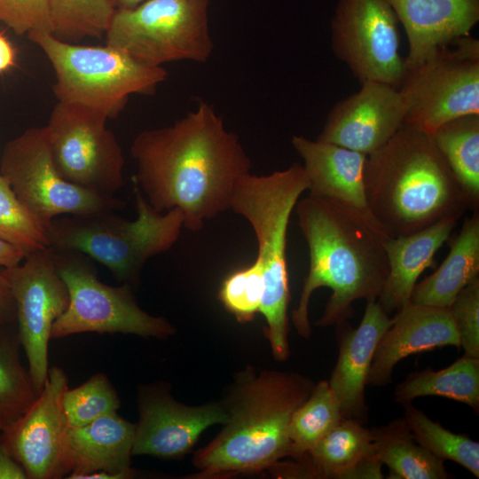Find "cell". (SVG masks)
<instances>
[{"instance_id":"d6986e66","label":"cell","mask_w":479,"mask_h":479,"mask_svg":"<svg viewBox=\"0 0 479 479\" xmlns=\"http://www.w3.org/2000/svg\"><path fill=\"white\" fill-rule=\"evenodd\" d=\"M445 346L459 349L450 307L417 304L410 301L397 311L380 340L367 384L384 386L391 381L393 369L402 359Z\"/></svg>"},{"instance_id":"d6a6232c","label":"cell","mask_w":479,"mask_h":479,"mask_svg":"<svg viewBox=\"0 0 479 479\" xmlns=\"http://www.w3.org/2000/svg\"><path fill=\"white\" fill-rule=\"evenodd\" d=\"M47 231L0 174V239L27 255L50 247Z\"/></svg>"},{"instance_id":"5bb4252c","label":"cell","mask_w":479,"mask_h":479,"mask_svg":"<svg viewBox=\"0 0 479 479\" xmlns=\"http://www.w3.org/2000/svg\"><path fill=\"white\" fill-rule=\"evenodd\" d=\"M0 273L12 292L21 347L34 386L40 392L49 370L52 326L68 305L67 287L50 247L27 253L23 263L4 268Z\"/></svg>"},{"instance_id":"e575fe53","label":"cell","mask_w":479,"mask_h":479,"mask_svg":"<svg viewBox=\"0 0 479 479\" xmlns=\"http://www.w3.org/2000/svg\"><path fill=\"white\" fill-rule=\"evenodd\" d=\"M263 292L262 272L254 263L230 274L224 279L218 297L238 321L245 323L253 320L260 311Z\"/></svg>"},{"instance_id":"f1b7e54d","label":"cell","mask_w":479,"mask_h":479,"mask_svg":"<svg viewBox=\"0 0 479 479\" xmlns=\"http://www.w3.org/2000/svg\"><path fill=\"white\" fill-rule=\"evenodd\" d=\"M17 324H0V429L18 420L39 395L21 361Z\"/></svg>"},{"instance_id":"44dd1931","label":"cell","mask_w":479,"mask_h":479,"mask_svg":"<svg viewBox=\"0 0 479 479\" xmlns=\"http://www.w3.org/2000/svg\"><path fill=\"white\" fill-rule=\"evenodd\" d=\"M404 27L409 51L406 69L442 46L470 35L479 20V0H387Z\"/></svg>"},{"instance_id":"4fadbf2b","label":"cell","mask_w":479,"mask_h":479,"mask_svg":"<svg viewBox=\"0 0 479 479\" xmlns=\"http://www.w3.org/2000/svg\"><path fill=\"white\" fill-rule=\"evenodd\" d=\"M398 19L387 0H339L332 20V49L361 82L398 89L406 73Z\"/></svg>"},{"instance_id":"277c9868","label":"cell","mask_w":479,"mask_h":479,"mask_svg":"<svg viewBox=\"0 0 479 479\" xmlns=\"http://www.w3.org/2000/svg\"><path fill=\"white\" fill-rule=\"evenodd\" d=\"M314 383L294 373L263 371L240 378L220 434L198 452L194 464L210 477L275 467L290 452L288 427Z\"/></svg>"},{"instance_id":"8d00e7d4","label":"cell","mask_w":479,"mask_h":479,"mask_svg":"<svg viewBox=\"0 0 479 479\" xmlns=\"http://www.w3.org/2000/svg\"><path fill=\"white\" fill-rule=\"evenodd\" d=\"M0 21L17 35L51 34V0H0Z\"/></svg>"},{"instance_id":"4dcf8cb0","label":"cell","mask_w":479,"mask_h":479,"mask_svg":"<svg viewBox=\"0 0 479 479\" xmlns=\"http://www.w3.org/2000/svg\"><path fill=\"white\" fill-rule=\"evenodd\" d=\"M404 418L415 440L443 461L451 460L479 477V444L433 421L412 403L403 404Z\"/></svg>"},{"instance_id":"ab89813d","label":"cell","mask_w":479,"mask_h":479,"mask_svg":"<svg viewBox=\"0 0 479 479\" xmlns=\"http://www.w3.org/2000/svg\"><path fill=\"white\" fill-rule=\"evenodd\" d=\"M26 253L0 239V267L9 268L20 263Z\"/></svg>"},{"instance_id":"74e56055","label":"cell","mask_w":479,"mask_h":479,"mask_svg":"<svg viewBox=\"0 0 479 479\" xmlns=\"http://www.w3.org/2000/svg\"><path fill=\"white\" fill-rule=\"evenodd\" d=\"M16 304L6 279L0 273V324H17Z\"/></svg>"},{"instance_id":"4316f807","label":"cell","mask_w":479,"mask_h":479,"mask_svg":"<svg viewBox=\"0 0 479 479\" xmlns=\"http://www.w3.org/2000/svg\"><path fill=\"white\" fill-rule=\"evenodd\" d=\"M428 396L463 403L478 412L479 358L463 356L439 371L430 368L416 371L395 389V399L402 404Z\"/></svg>"},{"instance_id":"7402d4cb","label":"cell","mask_w":479,"mask_h":479,"mask_svg":"<svg viewBox=\"0 0 479 479\" xmlns=\"http://www.w3.org/2000/svg\"><path fill=\"white\" fill-rule=\"evenodd\" d=\"M136 425L117 412L103 416L82 427L68 428L66 462L68 479L105 471L122 479L131 478L130 460Z\"/></svg>"},{"instance_id":"52a82bcc","label":"cell","mask_w":479,"mask_h":479,"mask_svg":"<svg viewBox=\"0 0 479 479\" xmlns=\"http://www.w3.org/2000/svg\"><path fill=\"white\" fill-rule=\"evenodd\" d=\"M56 75L58 101L81 105L107 118L116 117L133 94L152 95L168 77L162 67L144 65L109 45L86 46L61 41L50 33H31Z\"/></svg>"},{"instance_id":"f35d334b","label":"cell","mask_w":479,"mask_h":479,"mask_svg":"<svg viewBox=\"0 0 479 479\" xmlns=\"http://www.w3.org/2000/svg\"><path fill=\"white\" fill-rule=\"evenodd\" d=\"M0 429V479H27L22 467L8 452Z\"/></svg>"},{"instance_id":"836d02e7","label":"cell","mask_w":479,"mask_h":479,"mask_svg":"<svg viewBox=\"0 0 479 479\" xmlns=\"http://www.w3.org/2000/svg\"><path fill=\"white\" fill-rule=\"evenodd\" d=\"M63 408L70 427H82L103 416L117 412L120 397L103 373L91 375L76 388L63 394Z\"/></svg>"},{"instance_id":"484cf974","label":"cell","mask_w":479,"mask_h":479,"mask_svg":"<svg viewBox=\"0 0 479 479\" xmlns=\"http://www.w3.org/2000/svg\"><path fill=\"white\" fill-rule=\"evenodd\" d=\"M374 451L389 470L391 479L452 478L444 461L421 446L412 434L404 418L372 428Z\"/></svg>"},{"instance_id":"ffe728a7","label":"cell","mask_w":479,"mask_h":479,"mask_svg":"<svg viewBox=\"0 0 479 479\" xmlns=\"http://www.w3.org/2000/svg\"><path fill=\"white\" fill-rule=\"evenodd\" d=\"M337 362L328 381L344 418L366 420L365 389L378 343L392 318L377 301L366 302L364 316L355 328L343 322Z\"/></svg>"},{"instance_id":"9a60e30c","label":"cell","mask_w":479,"mask_h":479,"mask_svg":"<svg viewBox=\"0 0 479 479\" xmlns=\"http://www.w3.org/2000/svg\"><path fill=\"white\" fill-rule=\"evenodd\" d=\"M68 378L59 366L49 368L38 397L18 420L1 431L8 452L27 479L67 477L66 444L69 428L63 408Z\"/></svg>"},{"instance_id":"d590c367","label":"cell","mask_w":479,"mask_h":479,"mask_svg":"<svg viewBox=\"0 0 479 479\" xmlns=\"http://www.w3.org/2000/svg\"><path fill=\"white\" fill-rule=\"evenodd\" d=\"M450 310L464 356L479 358V277L461 289Z\"/></svg>"},{"instance_id":"8fae6325","label":"cell","mask_w":479,"mask_h":479,"mask_svg":"<svg viewBox=\"0 0 479 479\" xmlns=\"http://www.w3.org/2000/svg\"><path fill=\"white\" fill-rule=\"evenodd\" d=\"M0 174L21 203L47 228L65 215L116 211L125 202L79 187L58 171L45 127H33L9 140L0 160Z\"/></svg>"},{"instance_id":"83f0119b","label":"cell","mask_w":479,"mask_h":479,"mask_svg":"<svg viewBox=\"0 0 479 479\" xmlns=\"http://www.w3.org/2000/svg\"><path fill=\"white\" fill-rule=\"evenodd\" d=\"M435 145L470 203L479 208V114H465L440 125L432 134Z\"/></svg>"},{"instance_id":"6da1fadb","label":"cell","mask_w":479,"mask_h":479,"mask_svg":"<svg viewBox=\"0 0 479 479\" xmlns=\"http://www.w3.org/2000/svg\"><path fill=\"white\" fill-rule=\"evenodd\" d=\"M130 154L137 164L131 179L149 204L161 213L178 208L192 232L231 208L235 186L252 166L239 137L205 101L171 125L139 132Z\"/></svg>"},{"instance_id":"9c48e42d","label":"cell","mask_w":479,"mask_h":479,"mask_svg":"<svg viewBox=\"0 0 479 479\" xmlns=\"http://www.w3.org/2000/svg\"><path fill=\"white\" fill-rule=\"evenodd\" d=\"M52 251L69 302L53 324L51 339L81 333L163 338L174 333L166 318L152 316L138 306L131 286L112 287L100 281L89 256L79 252Z\"/></svg>"},{"instance_id":"cb8c5ba5","label":"cell","mask_w":479,"mask_h":479,"mask_svg":"<svg viewBox=\"0 0 479 479\" xmlns=\"http://www.w3.org/2000/svg\"><path fill=\"white\" fill-rule=\"evenodd\" d=\"M315 478L381 479L382 463L373 446L372 429L354 418L342 420L307 453Z\"/></svg>"},{"instance_id":"ba28073f","label":"cell","mask_w":479,"mask_h":479,"mask_svg":"<svg viewBox=\"0 0 479 479\" xmlns=\"http://www.w3.org/2000/svg\"><path fill=\"white\" fill-rule=\"evenodd\" d=\"M208 5L209 0H147L133 9L116 10L106 44L150 67L206 62L214 50Z\"/></svg>"},{"instance_id":"7c38bea8","label":"cell","mask_w":479,"mask_h":479,"mask_svg":"<svg viewBox=\"0 0 479 479\" xmlns=\"http://www.w3.org/2000/svg\"><path fill=\"white\" fill-rule=\"evenodd\" d=\"M107 119L90 107L58 101L44 127L53 162L66 180L114 196L123 185L125 160Z\"/></svg>"},{"instance_id":"60d3db41","label":"cell","mask_w":479,"mask_h":479,"mask_svg":"<svg viewBox=\"0 0 479 479\" xmlns=\"http://www.w3.org/2000/svg\"><path fill=\"white\" fill-rule=\"evenodd\" d=\"M15 63V50L7 37L0 32V74L7 71Z\"/></svg>"},{"instance_id":"30bf717a","label":"cell","mask_w":479,"mask_h":479,"mask_svg":"<svg viewBox=\"0 0 479 479\" xmlns=\"http://www.w3.org/2000/svg\"><path fill=\"white\" fill-rule=\"evenodd\" d=\"M404 122L432 134L456 117L479 114V41L459 37L406 69L398 87Z\"/></svg>"},{"instance_id":"2e32d148","label":"cell","mask_w":479,"mask_h":479,"mask_svg":"<svg viewBox=\"0 0 479 479\" xmlns=\"http://www.w3.org/2000/svg\"><path fill=\"white\" fill-rule=\"evenodd\" d=\"M139 419L136 425L133 455L175 459L187 453L200 434L215 424H224L223 404L187 406L174 400L160 386L138 391Z\"/></svg>"},{"instance_id":"ac0fdd59","label":"cell","mask_w":479,"mask_h":479,"mask_svg":"<svg viewBox=\"0 0 479 479\" xmlns=\"http://www.w3.org/2000/svg\"><path fill=\"white\" fill-rule=\"evenodd\" d=\"M291 142L303 161L310 195L332 202L388 236L367 202L364 181L366 154L302 136H294Z\"/></svg>"},{"instance_id":"603a6c76","label":"cell","mask_w":479,"mask_h":479,"mask_svg":"<svg viewBox=\"0 0 479 479\" xmlns=\"http://www.w3.org/2000/svg\"><path fill=\"white\" fill-rule=\"evenodd\" d=\"M459 219L444 218L418 232L389 237L384 243L389 271L377 298L388 313L398 311L411 301L421 273L435 267V255L450 238Z\"/></svg>"},{"instance_id":"1f68e13d","label":"cell","mask_w":479,"mask_h":479,"mask_svg":"<svg viewBox=\"0 0 479 479\" xmlns=\"http://www.w3.org/2000/svg\"><path fill=\"white\" fill-rule=\"evenodd\" d=\"M115 11L109 0H51V35L68 43L100 38Z\"/></svg>"},{"instance_id":"7a4b0ae2","label":"cell","mask_w":479,"mask_h":479,"mask_svg":"<svg viewBox=\"0 0 479 479\" xmlns=\"http://www.w3.org/2000/svg\"><path fill=\"white\" fill-rule=\"evenodd\" d=\"M294 210L310 255L292 321L297 333L309 337V303L313 292L331 289L324 313L317 322L330 326L353 315L357 300L376 301L386 280L389 265L384 247L388 236L332 202L311 195L299 199Z\"/></svg>"},{"instance_id":"b9f144b4","label":"cell","mask_w":479,"mask_h":479,"mask_svg":"<svg viewBox=\"0 0 479 479\" xmlns=\"http://www.w3.org/2000/svg\"><path fill=\"white\" fill-rule=\"evenodd\" d=\"M116 10L133 9L147 0H109Z\"/></svg>"},{"instance_id":"f546056e","label":"cell","mask_w":479,"mask_h":479,"mask_svg":"<svg viewBox=\"0 0 479 479\" xmlns=\"http://www.w3.org/2000/svg\"><path fill=\"white\" fill-rule=\"evenodd\" d=\"M343 418L328 381L314 385L310 396L294 412L288 427L289 456L303 459L310 450Z\"/></svg>"},{"instance_id":"3957f363","label":"cell","mask_w":479,"mask_h":479,"mask_svg":"<svg viewBox=\"0 0 479 479\" xmlns=\"http://www.w3.org/2000/svg\"><path fill=\"white\" fill-rule=\"evenodd\" d=\"M364 181L370 210L389 237L459 219L470 209L431 134L407 122L367 155Z\"/></svg>"},{"instance_id":"d4e9b609","label":"cell","mask_w":479,"mask_h":479,"mask_svg":"<svg viewBox=\"0 0 479 479\" xmlns=\"http://www.w3.org/2000/svg\"><path fill=\"white\" fill-rule=\"evenodd\" d=\"M479 277V212L467 217L450 244V252L428 277L417 282L411 302L417 304L450 307L457 294Z\"/></svg>"},{"instance_id":"8992f818","label":"cell","mask_w":479,"mask_h":479,"mask_svg":"<svg viewBox=\"0 0 479 479\" xmlns=\"http://www.w3.org/2000/svg\"><path fill=\"white\" fill-rule=\"evenodd\" d=\"M132 183L137 214L134 221L114 211L60 216L48 227L50 247L82 253L105 265L119 282L137 285L145 263L177 241L184 217L178 208L155 210Z\"/></svg>"},{"instance_id":"e0dca14e","label":"cell","mask_w":479,"mask_h":479,"mask_svg":"<svg viewBox=\"0 0 479 479\" xmlns=\"http://www.w3.org/2000/svg\"><path fill=\"white\" fill-rule=\"evenodd\" d=\"M404 116L397 88L363 82L357 92L333 106L317 139L368 155L398 130Z\"/></svg>"},{"instance_id":"5b68a950","label":"cell","mask_w":479,"mask_h":479,"mask_svg":"<svg viewBox=\"0 0 479 479\" xmlns=\"http://www.w3.org/2000/svg\"><path fill=\"white\" fill-rule=\"evenodd\" d=\"M307 190L304 169L294 162L269 175L244 176L237 183L231 201L230 209L250 224L256 237L255 263L261 270L263 285L259 312L266 321L265 334L273 356L279 361L289 356L287 228L300 196Z\"/></svg>"}]
</instances>
